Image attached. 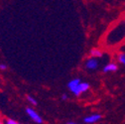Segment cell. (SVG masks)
I'll use <instances>...</instances> for the list:
<instances>
[{
    "label": "cell",
    "instance_id": "obj_2",
    "mask_svg": "<svg viewBox=\"0 0 125 124\" xmlns=\"http://www.w3.org/2000/svg\"><path fill=\"white\" fill-rule=\"evenodd\" d=\"M26 113H27V115L29 116V118L31 120H32L33 122H35V123H37V124H42L44 122L42 116L34 109L33 107H27L26 108Z\"/></svg>",
    "mask_w": 125,
    "mask_h": 124
},
{
    "label": "cell",
    "instance_id": "obj_12",
    "mask_svg": "<svg viewBox=\"0 0 125 124\" xmlns=\"http://www.w3.org/2000/svg\"><path fill=\"white\" fill-rule=\"evenodd\" d=\"M0 70H1V71H5V70H7V66L4 65V64H0Z\"/></svg>",
    "mask_w": 125,
    "mask_h": 124
},
{
    "label": "cell",
    "instance_id": "obj_8",
    "mask_svg": "<svg viewBox=\"0 0 125 124\" xmlns=\"http://www.w3.org/2000/svg\"><path fill=\"white\" fill-rule=\"evenodd\" d=\"M102 56H103V52H102V50H100L98 48H92L89 52V57H92V58L99 59Z\"/></svg>",
    "mask_w": 125,
    "mask_h": 124
},
{
    "label": "cell",
    "instance_id": "obj_3",
    "mask_svg": "<svg viewBox=\"0 0 125 124\" xmlns=\"http://www.w3.org/2000/svg\"><path fill=\"white\" fill-rule=\"evenodd\" d=\"M90 88V85L88 83H85V82H81V83L76 86V88L72 92V93L75 96H81L83 95V93L87 92Z\"/></svg>",
    "mask_w": 125,
    "mask_h": 124
},
{
    "label": "cell",
    "instance_id": "obj_4",
    "mask_svg": "<svg viewBox=\"0 0 125 124\" xmlns=\"http://www.w3.org/2000/svg\"><path fill=\"white\" fill-rule=\"evenodd\" d=\"M98 66H99L98 59L92 58V57L87 58L86 61H85V63H84V67L88 71H95V70H97Z\"/></svg>",
    "mask_w": 125,
    "mask_h": 124
},
{
    "label": "cell",
    "instance_id": "obj_9",
    "mask_svg": "<svg viewBox=\"0 0 125 124\" xmlns=\"http://www.w3.org/2000/svg\"><path fill=\"white\" fill-rule=\"evenodd\" d=\"M116 59L119 64H121L125 67V52H119L116 56Z\"/></svg>",
    "mask_w": 125,
    "mask_h": 124
},
{
    "label": "cell",
    "instance_id": "obj_5",
    "mask_svg": "<svg viewBox=\"0 0 125 124\" xmlns=\"http://www.w3.org/2000/svg\"><path fill=\"white\" fill-rule=\"evenodd\" d=\"M101 115L99 113H92L90 115H87L83 118V122L85 124H96L101 120Z\"/></svg>",
    "mask_w": 125,
    "mask_h": 124
},
{
    "label": "cell",
    "instance_id": "obj_6",
    "mask_svg": "<svg viewBox=\"0 0 125 124\" xmlns=\"http://www.w3.org/2000/svg\"><path fill=\"white\" fill-rule=\"evenodd\" d=\"M117 70H118V65L116 63H114V62H111V63H108L107 65H105L102 71H103V72L108 73V72H114Z\"/></svg>",
    "mask_w": 125,
    "mask_h": 124
},
{
    "label": "cell",
    "instance_id": "obj_11",
    "mask_svg": "<svg viewBox=\"0 0 125 124\" xmlns=\"http://www.w3.org/2000/svg\"><path fill=\"white\" fill-rule=\"evenodd\" d=\"M5 124H22V123L15 120V119H12V118H7V119H5Z\"/></svg>",
    "mask_w": 125,
    "mask_h": 124
},
{
    "label": "cell",
    "instance_id": "obj_1",
    "mask_svg": "<svg viewBox=\"0 0 125 124\" xmlns=\"http://www.w3.org/2000/svg\"><path fill=\"white\" fill-rule=\"evenodd\" d=\"M125 42V14L108 30L104 44L108 48H116Z\"/></svg>",
    "mask_w": 125,
    "mask_h": 124
},
{
    "label": "cell",
    "instance_id": "obj_7",
    "mask_svg": "<svg viewBox=\"0 0 125 124\" xmlns=\"http://www.w3.org/2000/svg\"><path fill=\"white\" fill-rule=\"evenodd\" d=\"M81 82H82L81 79H77V77L71 80V81L68 83V88H69V90H70L71 92H73V91L76 88V86L81 83Z\"/></svg>",
    "mask_w": 125,
    "mask_h": 124
},
{
    "label": "cell",
    "instance_id": "obj_14",
    "mask_svg": "<svg viewBox=\"0 0 125 124\" xmlns=\"http://www.w3.org/2000/svg\"><path fill=\"white\" fill-rule=\"evenodd\" d=\"M0 124H5V120L1 116H0Z\"/></svg>",
    "mask_w": 125,
    "mask_h": 124
},
{
    "label": "cell",
    "instance_id": "obj_13",
    "mask_svg": "<svg viewBox=\"0 0 125 124\" xmlns=\"http://www.w3.org/2000/svg\"><path fill=\"white\" fill-rule=\"evenodd\" d=\"M62 100H67V99H68V95H67L66 93L62 94Z\"/></svg>",
    "mask_w": 125,
    "mask_h": 124
},
{
    "label": "cell",
    "instance_id": "obj_10",
    "mask_svg": "<svg viewBox=\"0 0 125 124\" xmlns=\"http://www.w3.org/2000/svg\"><path fill=\"white\" fill-rule=\"evenodd\" d=\"M26 98H27V101L32 105V106H36L37 104H38V102H37V100H36V98L35 97H33L32 95H27L26 96Z\"/></svg>",
    "mask_w": 125,
    "mask_h": 124
},
{
    "label": "cell",
    "instance_id": "obj_15",
    "mask_svg": "<svg viewBox=\"0 0 125 124\" xmlns=\"http://www.w3.org/2000/svg\"><path fill=\"white\" fill-rule=\"evenodd\" d=\"M67 124H79V123L75 121H69V122H67Z\"/></svg>",
    "mask_w": 125,
    "mask_h": 124
}]
</instances>
